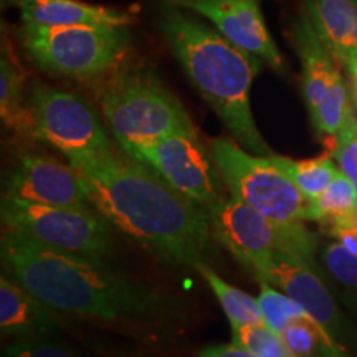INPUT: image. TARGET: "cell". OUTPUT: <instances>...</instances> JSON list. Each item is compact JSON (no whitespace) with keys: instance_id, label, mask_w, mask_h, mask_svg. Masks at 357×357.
<instances>
[{"instance_id":"obj_1","label":"cell","mask_w":357,"mask_h":357,"mask_svg":"<svg viewBox=\"0 0 357 357\" xmlns=\"http://www.w3.org/2000/svg\"><path fill=\"white\" fill-rule=\"evenodd\" d=\"M3 275L60 314L139 336L166 337L187 323L184 303L114 271L108 261L47 248L10 230L0 243Z\"/></svg>"},{"instance_id":"obj_2","label":"cell","mask_w":357,"mask_h":357,"mask_svg":"<svg viewBox=\"0 0 357 357\" xmlns=\"http://www.w3.org/2000/svg\"><path fill=\"white\" fill-rule=\"evenodd\" d=\"M89 204L155 257L178 266L207 263L217 242L207 208L187 199L126 153L77 155Z\"/></svg>"},{"instance_id":"obj_3","label":"cell","mask_w":357,"mask_h":357,"mask_svg":"<svg viewBox=\"0 0 357 357\" xmlns=\"http://www.w3.org/2000/svg\"><path fill=\"white\" fill-rule=\"evenodd\" d=\"M159 29L192 86L211 105L231 137L248 153L270 155L250 102L253 79L263 65L260 58L240 50L192 12L171 3L160 10Z\"/></svg>"},{"instance_id":"obj_4","label":"cell","mask_w":357,"mask_h":357,"mask_svg":"<svg viewBox=\"0 0 357 357\" xmlns=\"http://www.w3.org/2000/svg\"><path fill=\"white\" fill-rule=\"evenodd\" d=\"M101 111L126 154L192 126L181 101L151 70L124 71L111 79L101 93Z\"/></svg>"},{"instance_id":"obj_5","label":"cell","mask_w":357,"mask_h":357,"mask_svg":"<svg viewBox=\"0 0 357 357\" xmlns=\"http://www.w3.org/2000/svg\"><path fill=\"white\" fill-rule=\"evenodd\" d=\"M208 151L234 197L278 225L293 227L314 220L311 200L275 166L270 155L248 153L235 139L227 137L212 139Z\"/></svg>"},{"instance_id":"obj_6","label":"cell","mask_w":357,"mask_h":357,"mask_svg":"<svg viewBox=\"0 0 357 357\" xmlns=\"http://www.w3.org/2000/svg\"><path fill=\"white\" fill-rule=\"evenodd\" d=\"M0 215L3 230L66 255L108 261L114 250L113 225L93 205L56 207L2 197Z\"/></svg>"},{"instance_id":"obj_7","label":"cell","mask_w":357,"mask_h":357,"mask_svg":"<svg viewBox=\"0 0 357 357\" xmlns=\"http://www.w3.org/2000/svg\"><path fill=\"white\" fill-rule=\"evenodd\" d=\"M22 43L48 73L93 78L118 66L131 47L128 26H42L24 24Z\"/></svg>"},{"instance_id":"obj_8","label":"cell","mask_w":357,"mask_h":357,"mask_svg":"<svg viewBox=\"0 0 357 357\" xmlns=\"http://www.w3.org/2000/svg\"><path fill=\"white\" fill-rule=\"evenodd\" d=\"M207 212L217 242L229 250L245 270L278 253L312 265L316 236L305 223L278 225L231 194L223 195Z\"/></svg>"},{"instance_id":"obj_9","label":"cell","mask_w":357,"mask_h":357,"mask_svg":"<svg viewBox=\"0 0 357 357\" xmlns=\"http://www.w3.org/2000/svg\"><path fill=\"white\" fill-rule=\"evenodd\" d=\"M26 98L30 134L55 147L66 159L113 151V141L96 111L79 96L37 82Z\"/></svg>"},{"instance_id":"obj_10","label":"cell","mask_w":357,"mask_h":357,"mask_svg":"<svg viewBox=\"0 0 357 357\" xmlns=\"http://www.w3.org/2000/svg\"><path fill=\"white\" fill-rule=\"evenodd\" d=\"M128 155L146 164L172 189L207 211L225 195V184L211 151L205 149L194 124L177 129Z\"/></svg>"},{"instance_id":"obj_11","label":"cell","mask_w":357,"mask_h":357,"mask_svg":"<svg viewBox=\"0 0 357 357\" xmlns=\"http://www.w3.org/2000/svg\"><path fill=\"white\" fill-rule=\"evenodd\" d=\"M293 42L301 61V86L316 132L333 141L352 113L349 91L339 63L324 47L306 17L293 26Z\"/></svg>"},{"instance_id":"obj_12","label":"cell","mask_w":357,"mask_h":357,"mask_svg":"<svg viewBox=\"0 0 357 357\" xmlns=\"http://www.w3.org/2000/svg\"><path fill=\"white\" fill-rule=\"evenodd\" d=\"M162 2L197 13L211 22L218 33L240 50L260 58L263 63L276 71L284 68L283 56L263 17L261 0H162Z\"/></svg>"},{"instance_id":"obj_13","label":"cell","mask_w":357,"mask_h":357,"mask_svg":"<svg viewBox=\"0 0 357 357\" xmlns=\"http://www.w3.org/2000/svg\"><path fill=\"white\" fill-rule=\"evenodd\" d=\"M2 197L56 207L91 205L77 169L38 154L22 155L7 174Z\"/></svg>"},{"instance_id":"obj_14","label":"cell","mask_w":357,"mask_h":357,"mask_svg":"<svg viewBox=\"0 0 357 357\" xmlns=\"http://www.w3.org/2000/svg\"><path fill=\"white\" fill-rule=\"evenodd\" d=\"M248 271L258 283L263 281L291 296L311 318L323 324L334 339L337 337L341 331L337 306L318 273L312 270L311 263L278 253L250 266Z\"/></svg>"},{"instance_id":"obj_15","label":"cell","mask_w":357,"mask_h":357,"mask_svg":"<svg viewBox=\"0 0 357 357\" xmlns=\"http://www.w3.org/2000/svg\"><path fill=\"white\" fill-rule=\"evenodd\" d=\"M305 17L329 53L357 75V0H306Z\"/></svg>"},{"instance_id":"obj_16","label":"cell","mask_w":357,"mask_h":357,"mask_svg":"<svg viewBox=\"0 0 357 357\" xmlns=\"http://www.w3.org/2000/svg\"><path fill=\"white\" fill-rule=\"evenodd\" d=\"M60 312L52 310L33 293L2 275L0 278V329L3 336L19 339L50 336L61 331Z\"/></svg>"},{"instance_id":"obj_17","label":"cell","mask_w":357,"mask_h":357,"mask_svg":"<svg viewBox=\"0 0 357 357\" xmlns=\"http://www.w3.org/2000/svg\"><path fill=\"white\" fill-rule=\"evenodd\" d=\"M22 20L42 26H129L132 19L118 8L89 6L78 0H22Z\"/></svg>"},{"instance_id":"obj_18","label":"cell","mask_w":357,"mask_h":357,"mask_svg":"<svg viewBox=\"0 0 357 357\" xmlns=\"http://www.w3.org/2000/svg\"><path fill=\"white\" fill-rule=\"evenodd\" d=\"M275 166L280 169L284 176H288L293 181V184L300 189L307 199L316 200L323 192L328 189V185L336 178L339 167L336 160L333 159L331 153H324L312 159L294 160L283 155L270 154Z\"/></svg>"},{"instance_id":"obj_19","label":"cell","mask_w":357,"mask_h":357,"mask_svg":"<svg viewBox=\"0 0 357 357\" xmlns=\"http://www.w3.org/2000/svg\"><path fill=\"white\" fill-rule=\"evenodd\" d=\"M281 337L296 357H349L331 333L310 314L291 321Z\"/></svg>"},{"instance_id":"obj_20","label":"cell","mask_w":357,"mask_h":357,"mask_svg":"<svg viewBox=\"0 0 357 357\" xmlns=\"http://www.w3.org/2000/svg\"><path fill=\"white\" fill-rule=\"evenodd\" d=\"M195 270L202 275V278L211 287L212 293L215 294L217 301L220 303L222 310L225 312L227 318H229L231 328H236V326L265 324L258 300L250 296L248 293L242 291V289L227 283L207 263H200Z\"/></svg>"},{"instance_id":"obj_21","label":"cell","mask_w":357,"mask_h":357,"mask_svg":"<svg viewBox=\"0 0 357 357\" xmlns=\"http://www.w3.org/2000/svg\"><path fill=\"white\" fill-rule=\"evenodd\" d=\"M24 75L19 66L6 53L0 60V114L2 121L17 132L32 129L29 111V98H25Z\"/></svg>"},{"instance_id":"obj_22","label":"cell","mask_w":357,"mask_h":357,"mask_svg":"<svg viewBox=\"0 0 357 357\" xmlns=\"http://www.w3.org/2000/svg\"><path fill=\"white\" fill-rule=\"evenodd\" d=\"M357 208V189L339 172L318 199L312 200V215L323 229H331L349 218Z\"/></svg>"},{"instance_id":"obj_23","label":"cell","mask_w":357,"mask_h":357,"mask_svg":"<svg viewBox=\"0 0 357 357\" xmlns=\"http://www.w3.org/2000/svg\"><path fill=\"white\" fill-rule=\"evenodd\" d=\"M258 303L265 319V324L275 333L281 334L284 328L300 316L307 312L303 310L300 303H296L291 296L283 293L281 289L271 287L268 283H260V294H258Z\"/></svg>"},{"instance_id":"obj_24","label":"cell","mask_w":357,"mask_h":357,"mask_svg":"<svg viewBox=\"0 0 357 357\" xmlns=\"http://www.w3.org/2000/svg\"><path fill=\"white\" fill-rule=\"evenodd\" d=\"M234 342L247 347L257 357H296L283 341L281 334L275 333L266 324L236 326L231 328Z\"/></svg>"},{"instance_id":"obj_25","label":"cell","mask_w":357,"mask_h":357,"mask_svg":"<svg viewBox=\"0 0 357 357\" xmlns=\"http://www.w3.org/2000/svg\"><path fill=\"white\" fill-rule=\"evenodd\" d=\"M2 357H86L70 344L56 337L50 336H32L19 337L3 347Z\"/></svg>"},{"instance_id":"obj_26","label":"cell","mask_w":357,"mask_h":357,"mask_svg":"<svg viewBox=\"0 0 357 357\" xmlns=\"http://www.w3.org/2000/svg\"><path fill=\"white\" fill-rule=\"evenodd\" d=\"M329 153L336 160L339 171L344 174L357 189V116L354 111L347 116L341 131L333 139V147Z\"/></svg>"},{"instance_id":"obj_27","label":"cell","mask_w":357,"mask_h":357,"mask_svg":"<svg viewBox=\"0 0 357 357\" xmlns=\"http://www.w3.org/2000/svg\"><path fill=\"white\" fill-rule=\"evenodd\" d=\"M324 265L337 281L351 288H357V255L341 242L328 243L323 252Z\"/></svg>"},{"instance_id":"obj_28","label":"cell","mask_w":357,"mask_h":357,"mask_svg":"<svg viewBox=\"0 0 357 357\" xmlns=\"http://www.w3.org/2000/svg\"><path fill=\"white\" fill-rule=\"evenodd\" d=\"M197 357H257L252 351L240 344H215L204 347Z\"/></svg>"},{"instance_id":"obj_29","label":"cell","mask_w":357,"mask_h":357,"mask_svg":"<svg viewBox=\"0 0 357 357\" xmlns=\"http://www.w3.org/2000/svg\"><path fill=\"white\" fill-rule=\"evenodd\" d=\"M328 234L357 255V229L356 227L347 225V223H341V225H336V227H333V229H329Z\"/></svg>"},{"instance_id":"obj_30","label":"cell","mask_w":357,"mask_h":357,"mask_svg":"<svg viewBox=\"0 0 357 357\" xmlns=\"http://www.w3.org/2000/svg\"><path fill=\"white\" fill-rule=\"evenodd\" d=\"M341 223H347V225H352V227H356V229H357V208L354 211V213H352V215L347 218V220L341 222ZM341 223H337V225H341ZM334 227H336V225H334ZM331 229H333V227H331Z\"/></svg>"},{"instance_id":"obj_31","label":"cell","mask_w":357,"mask_h":357,"mask_svg":"<svg viewBox=\"0 0 357 357\" xmlns=\"http://www.w3.org/2000/svg\"><path fill=\"white\" fill-rule=\"evenodd\" d=\"M22 0H2V7H12V6H19Z\"/></svg>"},{"instance_id":"obj_32","label":"cell","mask_w":357,"mask_h":357,"mask_svg":"<svg viewBox=\"0 0 357 357\" xmlns=\"http://www.w3.org/2000/svg\"><path fill=\"white\" fill-rule=\"evenodd\" d=\"M354 82H356V86H357V75L354 77Z\"/></svg>"}]
</instances>
